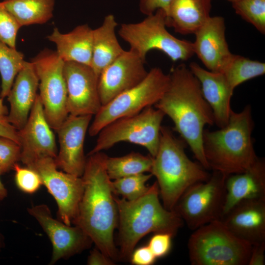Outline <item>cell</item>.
I'll use <instances>...</instances> for the list:
<instances>
[{
  "label": "cell",
  "instance_id": "cell-1",
  "mask_svg": "<svg viewBox=\"0 0 265 265\" xmlns=\"http://www.w3.org/2000/svg\"><path fill=\"white\" fill-rule=\"evenodd\" d=\"M106 157L99 152L86 159L81 176L83 192L73 223L88 235L98 249L115 261L119 259L113 238L118 214L112 180L106 170Z\"/></svg>",
  "mask_w": 265,
  "mask_h": 265
},
{
  "label": "cell",
  "instance_id": "cell-2",
  "mask_svg": "<svg viewBox=\"0 0 265 265\" xmlns=\"http://www.w3.org/2000/svg\"><path fill=\"white\" fill-rule=\"evenodd\" d=\"M169 75L168 88L155 107L171 118L173 130L188 145L197 161L210 170L202 137L205 126L214 124L212 109L203 95L199 80L185 64L172 68Z\"/></svg>",
  "mask_w": 265,
  "mask_h": 265
},
{
  "label": "cell",
  "instance_id": "cell-3",
  "mask_svg": "<svg viewBox=\"0 0 265 265\" xmlns=\"http://www.w3.org/2000/svg\"><path fill=\"white\" fill-rule=\"evenodd\" d=\"M157 181L147 191L132 201L114 197L118 211L119 259H130L138 242L150 233L164 232L175 236L184 223L174 211L161 204Z\"/></svg>",
  "mask_w": 265,
  "mask_h": 265
},
{
  "label": "cell",
  "instance_id": "cell-4",
  "mask_svg": "<svg viewBox=\"0 0 265 265\" xmlns=\"http://www.w3.org/2000/svg\"><path fill=\"white\" fill-rule=\"evenodd\" d=\"M250 105L238 112L231 110L227 125L216 131L204 129L203 149L210 169L228 176L248 169L258 159L252 133Z\"/></svg>",
  "mask_w": 265,
  "mask_h": 265
},
{
  "label": "cell",
  "instance_id": "cell-5",
  "mask_svg": "<svg viewBox=\"0 0 265 265\" xmlns=\"http://www.w3.org/2000/svg\"><path fill=\"white\" fill-rule=\"evenodd\" d=\"M186 143L177 138L167 127L162 126L157 152L150 173L157 179L164 207L174 211L178 201L192 185L211 176L198 162L192 161L185 151Z\"/></svg>",
  "mask_w": 265,
  "mask_h": 265
},
{
  "label": "cell",
  "instance_id": "cell-6",
  "mask_svg": "<svg viewBox=\"0 0 265 265\" xmlns=\"http://www.w3.org/2000/svg\"><path fill=\"white\" fill-rule=\"evenodd\" d=\"M187 248L192 265H248L252 245L216 220L194 230Z\"/></svg>",
  "mask_w": 265,
  "mask_h": 265
},
{
  "label": "cell",
  "instance_id": "cell-7",
  "mask_svg": "<svg viewBox=\"0 0 265 265\" xmlns=\"http://www.w3.org/2000/svg\"><path fill=\"white\" fill-rule=\"evenodd\" d=\"M166 13L161 9L136 23L122 24L118 34L131 50L145 60L147 53L159 50L173 61H186L194 54L192 42L176 38L166 28Z\"/></svg>",
  "mask_w": 265,
  "mask_h": 265
},
{
  "label": "cell",
  "instance_id": "cell-8",
  "mask_svg": "<svg viewBox=\"0 0 265 265\" xmlns=\"http://www.w3.org/2000/svg\"><path fill=\"white\" fill-rule=\"evenodd\" d=\"M169 82V74L160 68H152L139 84L102 106L89 127V134L94 136L112 121L155 105L167 89Z\"/></svg>",
  "mask_w": 265,
  "mask_h": 265
},
{
  "label": "cell",
  "instance_id": "cell-9",
  "mask_svg": "<svg viewBox=\"0 0 265 265\" xmlns=\"http://www.w3.org/2000/svg\"><path fill=\"white\" fill-rule=\"evenodd\" d=\"M164 113L152 106L130 116L116 119L99 132L96 143L88 155L107 150L120 142L139 145L154 157L159 142Z\"/></svg>",
  "mask_w": 265,
  "mask_h": 265
},
{
  "label": "cell",
  "instance_id": "cell-10",
  "mask_svg": "<svg viewBox=\"0 0 265 265\" xmlns=\"http://www.w3.org/2000/svg\"><path fill=\"white\" fill-rule=\"evenodd\" d=\"M227 176L218 171H212L207 181L192 185L181 196L174 211L189 229L194 231L221 219Z\"/></svg>",
  "mask_w": 265,
  "mask_h": 265
},
{
  "label": "cell",
  "instance_id": "cell-11",
  "mask_svg": "<svg viewBox=\"0 0 265 265\" xmlns=\"http://www.w3.org/2000/svg\"><path fill=\"white\" fill-rule=\"evenodd\" d=\"M31 62L38 78V94L45 116L51 128L56 131L69 115L64 62L56 51L49 49L42 51Z\"/></svg>",
  "mask_w": 265,
  "mask_h": 265
},
{
  "label": "cell",
  "instance_id": "cell-12",
  "mask_svg": "<svg viewBox=\"0 0 265 265\" xmlns=\"http://www.w3.org/2000/svg\"><path fill=\"white\" fill-rule=\"evenodd\" d=\"M40 176L42 185L54 197L58 206L60 220L71 225L78 214L84 190L81 177L58 170L55 159H38L26 166Z\"/></svg>",
  "mask_w": 265,
  "mask_h": 265
},
{
  "label": "cell",
  "instance_id": "cell-13",
  "mask_svg": "<svg viewBox=\"0 0 265 265\" xmlns=\"http://www.w3.org/2000/svg\"><path fill=\"white\" fill-rule=\"evenodd\" d=\"M64 76L69 115H95L102 106L99 91V77L91 66L74 61L64 62Z\"/></svg>",
  "mask_w": 265,
  "mask_h": 265
},
{
  "label": "cell",
  "instance_id": "cell-14",
  "mask_svg": "<svg viewBox=\"0 0 265 265\" xmlns=\"http://www.w3.org/2000/svg\"><path fill=\"white\" fill-rule=\"evenodd\" d=\"M27 211L37 220L52 242L51 265L88 248L93 242L79 226L72 227L53 218L50 209L45 204L33 206L28 208Z\"/></svg>",
  "mask_w": 265,
  "mask_h": 265
},
{
  "label": "cell",
  "instance_id": "cell-15",
  "mask_svg": "<svg viewBox=\"0 0 265 265\" xmlns=\"http://www.w3.org/2000/svg\"><path fill=\"white\" fill-rule=\"evenodd\" d=\"M145 60L133 51H125L101 73L98 91L102 105L134 87L146 77Z\"/></svg>",
  "mask_w": 265,
  "mask_h": 265
},
{
  "label": "cell",
  "instance_id": "cell-16",
  "mask_svg": "<svg viewBox=\"0 0 265 265\" xmlns=\"http://www.w3.org/2000/svg\"><path fill=\"white\" fill-rule=\"evenodd\" d=\"M18 133L20 160L26 166L40 158H56L58 150L55 136L45 116L38 94L26 123Z\"/></svg>",
  "mask_w": 265,
  "mask_h": 265
},
{
  "label": "cell",
  "instance_id": "cell-17",
  "mask_svg": "<svg viewBox=\"0 0 265 265\" xmlns=\"http://www.w3.org/2000/svg\"><path fill=\"white\" fill-rule=\"evenodd\" d=\"M92 116L69 115L55 131L57 133L59 150L55 159L58 168L81 177L86 159L84 142Z\"/></svg>",
  "mask_w": 265,
  "mask_h": 265
},
{
  "label": "cell",
  "instance_id": "cell-18",
  "mask_svg": "<svg viewBox=\"0 0 265 265\" xmlns=\"http://www.w3.org/2000/svg\"><path fill=\"white\" fill-rule=\"evenodd\" d=\"M225 22L221 16H210L195 32L194 53L209 71L220 72L232 54L225 36Z\"/></svg>",
  "mask_w": 265,
  "mask_h": 265
},
{
  "label": "cell",
  "instance_id": "cell-19",
  "mask_svg": "<svg viewBox=\"0 0 265 265\" xmlns=\"http://www.w3.org/2000/svg\"><path fill=\"white\" fill-rule=\"evenodd\" d=\"M220 220L236 236L252 245L265 241V198L242 201Z\"/></svg>",
  "mask_w": 265,
  "mask_h": 265
},
{
  "label": "cell",
  "instance_id": "cell-20",
  "mask_svg": "<svg viewBox=\"0 0 265 265\" xmlns=\"http://www.w3.org/2000/svg\"><path fill=\"white\" fill-rule=\"evenodd\" d=\"M189 68L200 83L203 95L213 112L214 123L219 129L225 127L232 110L230 102L234 89L221 72L206 70L194 62Z\"/></svg>",
  "mask_w": 265,
  "mask_h": 265
},
{
  "label": "cell",
  "instance_id": "cell-21",
  "mask_svg": "<svg viewBox=\"0 0 265 265\" xmlns=\"http://www.w3.org/2000/svg\"><path fill=\"white\" fill-rule=\"evenodd\" d=\"M38 87L39 80L33 63L25 61L7 96L10 107L6 118L18 130L27 120L38 95Z\"/></svg>",
  "mask_w": 265,
  "mask_h": 265
},
{
  "label": "cell",
  "instance_id": "cell-22",
  "mask_svg": "<svg viewBox=\"0 0 265 265\" xmlns=\"http://www.w3.org/2000/svg\"><path fill=\"white\" fill-rule=\"evenodd\" d=\"M263 198H265V161L258 158L247 170L227 176L222 216L242 201Z\"/></svg>",
  "mask_w": 265,
  "mask_h": 265
},
{
  "label": "cell",
  "instance_id": "cell-23",
  "mask_svg": "<svg viewBox=\"0 0 265 265\" xmlns=\"http://www.w3.org/2000/svg\"><path fill=\"white\" fill-rule=\"evenodd\" d=\"M56 47V53L64 61H74L91 66L93 29L87 25H80L67 33L57 28L47 36Z\"/></svg>",
  "mask_w": 265,
  "mask_h": 265
},
{
  "label": "cell",
  "instance_id": "cell-24",
  "mask_svg": "<svg viewBox=\"0 0 265 265\" xmlns=\"http://www.w3.org/2000/svg\"><path fill=\"white\" fill-rule=\"evenodd\" d=\"M212 0H172L166 16V26L179 34H194L210 17Z\"/></svg>",
  "mask_w": 265,
  "mask_h": 265
},
{
  "label": "cell",
  "instance_id": "cell-25",
  "mask_svg": "<svg viewBox=\"0 0 265 265\" xmlns=\"http://www.w3.org/2000/svg\"><path fill=\"white\" fill-rule=\"evenodd\" d=\"M117 26L114 16L108 14L104 18L101 26L93 29L91 67L99 77L101 72L125 51L116 35Z\"/></svg>",
  "mask_w": 265,
  "mask_h": 265
},
{
  "label": "cell",
  "instance_id": "cell-26",
  "mask_svg": "<svg viewBox=\"0 0 265 265\" xmlns=\"http://www.w3.org/2000/svg\"><path fill=\"white\" fill-rule=\"evenodd\" d=\"M5 8L21 27L42 24L53 16L55 0H4Z\"/></svg>",
  "mask_w": 265,
  "mask_h": 265
},
{
  "label": "cell",
  "instance_id": "cell-27",
  "mask_svg": "<svg viewBox=\"0 0 265 265\" xmlns=\"http://www.w3.org/2000/svg\"><path fill=\"white\" fill-rule=\"evenodd\" d=\"M153 157L132 152L119 157H108L106 160L107 173L109 178L115 180L145 172L150 173Z\"/></svg>",
  "mask_w": 265,
  "mask_h": 265
},
{
  "label": "cell",
  "instance_id": "cell-28",
  "mask_svg": "<svg viewBox=\"0 0 265 265\" xmlns=\"http://www.w3.org/2000/svg\"><path fill=\"white\" fill-rule=\"evenodd\" d=\"M234 89L241 83L265 73V63L232 54L220 72Z\"/></svg>",
  "mask_w": 265,
  "mask_h": 265
},
{
  "label": "cell",
  "instance_id": "cell-29",
  "mask_svg": "<svg viewBox=\"0 0 265 265\" xmlns=\"http://www.w3.org/2000/svg\"><path fill=\"white\" fill-rule=\"evenodd\" d=\"M24 54L0 40V74L1 79L0 97H6L15 79L23 68Z\"/></svg>",
  "mask_w": 265,
  "mask_h": 265
},
{
  "label": "cell",
  "instance_id": "cell-30",
  "mask_svg": "<svg viewBox=\"0 0 265 265\" xmlns=\"http://www.w3.org/2000/svg\"><path fill=\"white\" fill-rule=\"evenodd\" d=\"M153 176L151 173H141L112 181L114 194L129 201L135 200L143 195L149 186L146 182Z\"/></svg>",
  "mask_w": 265,
  "mask_h": 265
},
{
  "label": "cell",
  "instance_id": "cell-31",
  "mask_svg": "<svg viewBox=\"0 0 265 265\" xmlns=\"http://www.w3.org/2000/svg\"><path fill=\"white\" fill-rule=\"evenodd\" d=\"M232 4L238 15L265 34V0H238Z\"/></svg>",
  "mask_w": 265,
  "mask_h": 265
},
{
  "label": "cell",
  "instance_id": "cell-32",
  "mask_svg": "<svg viewBox=\"0 0 265 265\" xmlns=\"http://www.w3.org/2000/svg\"><path fill=\"white\" fill-rule=\"evenodd\" d=\"M21 148L16 142L0 136V172L1 175L13 169L21 159Z\"/></svg>",
  "mask_w": 265,
  "mask_h": 265
},
{
  "label": "cell",
  "instance_id": "cell-33",
  "mask_svg": "<svg viewBox=\"0 0 265 265\" xmlns=\"http://www.w3.org/2000/svg\"><path fill=\"white\" fill-rule=\"evenodd\" d=\"M21 26L12 15L0 2V40L16 49L18 32Z\"/></svg>",
  "mask_w": 265,
  "mask_h": 265
},
{
  "label": "cell",
  "instance_id": "cell-34",
  "mask_svg": "<svg viewBox=\"0 0 265 265\" xmlns=\"http://www.w3.org/2000/svg\"><path fill=\"white\" fill-rule=\"evenodd\" d=\"M13 169L15 171L16 184L22 191L27 193H34L42 185L40 176L33 169L28 167H21L18 163L14 165Z\"/></svg>",
  "mask_w": 265,
  "mask_h": 265
},
{
  "label": "cell",
  "instance_id": "cell-35",
  "mask_svg": "<svg viewBox=\"0 0 265 265\" xmlns=\"http://www.w3.org/2000/svg\"><path fill=\"white\" fill-rule=\"evenodd\" d=\"M173 237L168 233H155L147 245L157 258L164 257L169 253L171 249Z\"/></svg>",
  "mask_w": 265,
  "mask_h": 265
},
{
  "label": "cell",
  "instance_id": "cell-36",
  "mask_svg": "<svg viewBox=\"0 0 265 265\" xmlns=\"http://www.w3.org/2000/svg\"><path fill=\"white\" fill-rule=\"evenodd\" d=\"M156 259L148 245L134 249L130 258L132 264L135 265H151Z\"/></svg>",
  "mask_w": 265,
  "mask_h": 265
},
{
  "label": "cell",
  "instance_id": "cell-37",
  "mask_svg": "<svg viewBox=\"0 0 265 265\" xmlns=\"http://www.w3.org/2000/svg\"><path fill=\"white\" fill-rule=\"evenodd\" d=\"M172 0H140L139 10L147 16L154 13L159 9L164 10L167 15Z\"/></svg>",
  "mask_w": 265,
  "mask_h": 265
},
{
  "label": "cell",
  "instance_id": "cell-38",
  "mask_svg": "<svg viewBox=\"0 0 265 265\" xmlns=\"http://www.w3.org/2000/svg\"><path fill=\"white\" fill-rule=\"evenodd\" d=\"M265 241L252 245L248 265H264L265 264Z\"/></svg>",
  "mask_w": 265,
  "mask_h": 265
},
{
  "label": "cell",
  "instance_id": "cell-39",
  "mask_svg": "<svg viewBox=\"0 0 265 265\" xmlns=\"http://www.w3.org/2000/svg\"><path fill=\"white\" fill-rule=\"evenodd\" d=\"M0 136L11 139L19 144L18 130L8 121L6 116L0 117Z\"/></svg>",
  "mask_w": 265,
  "mask_h": 265
},
{
  "label": "cell",
  "instance_id": "cell-40",
  "mask_svg": "<svg viewBox=\"0 0 265 265\" xmlns=\"http://www.w3.org/2000/svg\"><path fill=\"white\" fill-rule=\"evenodd\" d=\"M114 263L113 260L97 248L90 252L87 260V264L89 265H112Z\"/></svg>",
  "mask_w": 265,
  "mask_h": 265
},
{
  "label": "cell",
  "instance_id": "cell-41",
  "mask_svg": "<svg viewBox=\"0 0 265 265\" xmlns=\"http://www.w3.org/2000/svg\"><path fill=\"white\" fill-rule=\"evenodd\" d=\"M2 100L0 97V117L7 116L9 112L7 107L3 104Z\"/></svg>",
  "mask_w": 265,
  "mask_h": 265
},
{
  "label": "cell",
  "instance_id": "cell-42",
  "mask_svg": "<svg viewBox=\"0 0 265 265\" xmlns=\"http://www.w3.org/2000/svg\"><path fill=\"white\" fill-rule=\"evenodd\" d=\"M1 175L0 172V175ZM7 195V191L0 179V201L3 200Z\"/></svg>",
  "mask_w": 265,
  "mask_h": 265
},
{
  "label": "cell",
  "instance_id": "cell-43",
  "mask_svg": "<svg viewBox=\"0 0 265 265\" xmlns=\"http://www.w3.org/2000/svg\"><path fill=\"white\" fill-rule=\"evenodd\" d=\"M228 0V1H230V2H231V3H233V2H235V1H238V0Z\"/></svg>",
  "mask_w": 265,
  "mask_h": 265
}]
</instances>
